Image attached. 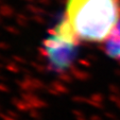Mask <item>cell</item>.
<instances>
[{
    "mask_svg": "<svg viewBox=\"0 0 120 120\" xmlns=\"http://www.w3.org/2000/svg\"><path fill=\"white\" fill-rule=\"evenodd\" d=\"M79 39L63 18L44 43V50L50 67L57 71L67 69L75 62Z\"/></svg>",
    "mask_w": 120,
    "mask_h": 120,
    "instance_id": "obj_2",
    "label": "cell"
},
{
    "mask_svg": "<svg viewBox=\"0 0 120 120\" xmlns=\"http://www.w3.org/2000/svg\"><path fill=\"white\" fill-rule=\"evenodd\" d=\"M105 50L111 57L120 61V21L111 36L105 41Z\"/></svg>",
    "mask_w": 120,
    "mask_h": 120,
    "instance_id": "obj_3",
    "label": "cell"
},
{
    "mask_svg": "<svg viewBox=\"0 0 120 120\" xmlns=\"http://www.w3.org/2000/svg\"><path fill=\"white\" fill-rule=\"evenodd\" d=\"M65 20L79 41H105L120 21L118 0H67Z\"/></svg>",
    "mask_w": 120,
    "mask_h": 120,
    "instance_id": "obj_1",
    "label": "cell"
}]
</instances>
